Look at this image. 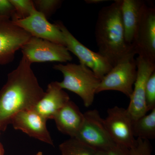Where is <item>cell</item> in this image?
<instances>
[{"label":"cell","instance_id":"1","mask_svg":"<svg viewBox=\"0 0 155 155\" xmlns=\"http://www.w3.org/2000/svg\"><path fill=\"white\" fill-rule=\"evenodd\" d=\"M31 64L22 56L19 65L8 75L0 90V125L5 130L14 115L34 109L45 91L31 69Z\"/></svg>","mask_w":155,"mask_h":155},{"label":"cell","instance_id":"2","mask_svg":"<svg viewBox=\"0 0 155 155\" xmlns=\"http://www.w3.org/2000/svg\"><path fill=\"white\" fill-rule=\"evenodd\" d=\"M121 0L103 7L95 25V38L98 52L114 67L124 56L134 50L125 41L121 18Z\"/></svg>","mask_w":155,"mask_h":155},{"label":"cell","instance_id":"3","mask_svg":"<svg viewBox=\"0 0 155 155\" xmlns=\"http://www.w3.org/2000/svg\"><path fill=\"white\" fill-rule=\"evenodd\" d=\"M53 68L63 74L64 79L59 82L61 88L80 97L86 107L92 104L101 80L91 69L83 64L72 63L56 64Z\"/></svg>","mask_w":155,"mask_h":155},{"label":"cell","instance_id":"4","mask_svg":"<svg viewBox=\"0 0 155 155\" xmlns=\"http://www.w3.org/2000/svg\"><path fill=\"white\" fill-rule=\"evenodd\" d=\"M136 55L133 50L121 59L101 80L96 94L116 91L130 98L137 75Z\"/></svg>","mask_w":155,"mask_h":155},{"label":"cell","instance_id":"5","mask_svg":"<svg viewBox=\"0 0 155 155\" xmlns=\"http://www.w3.org/2000/svg\"><path fill=\"white\" fill-rule=\"evenodd\" d=\"M54 24L62 32L65 46L69 52L74 54L80 64L91 69L101 80L113 67L109 61L99 53L91 51L78 41L61 21H56Z\"/></svg>","mask_w":155,"mask_h":155},{"label":"cell","instance_id":"6","mask_svg":"<svg viewBox=\"0 0 155 155\" xmlns=\"http://www.w3.org/2000/svg\"><path fill=\"white\" fill-rule=\"evenodd\" d=\"M84 115L83 124L75 138L97 150L107 152L116 144L108 133L104 119L98 111L90 110Z\"/></svg>","mask_w":155,"mask_h":155},{"label":"cell","instance_id":"7","mask_svg":"<svg viewBox=\"0 0 155 155\" xmlns=\"http://www.w3.org/2000/svg\"><path fill=\"white\" fill-rule=\"evenodd\" d=\"M20 50L22 56L31 64L47 62L62 64L72 60L66 47L34 37L31 36Z\"/></svg>","mask_w":155,"mask_h":155},{"label":"cell","instance_id":"8","mask_svg":"<svg viewBox=\"0 0 155 155\" xmlns=\"http://www.w3.org/2000/svg\"><path fill=\"white\" fill-rule=\"evenodd\" d=\"M138 56L155 64V8L146 4L133 44Z\"/></svg>","mask_w":155,"mask_h":155},{"label":"cell","instance_id":"9","mask_svg":"<svg viewBox=\"0 0 155 155\" xmlns=\"http://www.w3.org/2000/svg\"><path fill=\"white\" fill-rule=\"evenodd\" d=\"M104 119L108 133L116 144L131 149L136 139L132 132V119L127 109L115 106L109 108Z\"/></svg>","mask_w":155,"mask_h":155},{"label":"cell","instance_id":"10","mask_svg":"<svg viewBox=\"0 0 155 155\" xmlns=\"http://www.w3.org/2000/svg\"><path fill=\"white\" fill-rule=\"evenodd\" d=\"M31 36L10 18L0 19V65L9 64Z\"/></svg>","mask_w":155,"mask_h":155},{"label":"cell","instance_id":"11","mask_svg":"<svg viewBox=\"0 0 155 155\" xmlns=\"http://www.w3.org/2000/svg\"><path fill=\"white\" fill-rule=\"evenodd\" d=\"M136 61L137 75L127 109L132 120H136L148 113L145 98L146 87L150 76L155 71V63L140 56L136 58Z\"/></svg>","mask_w":155,"mask_h":155},{"label":"cell","instance_id":"12","mask_svg":"<svg viewBox=\"0 0 155 155\" xmlns=\"http://www.w3.org/2000/svg\"><path fill=\"white\" fill-rule=\"evenodd\" d=\"M12 21L31 36L65 46L64 37L60 29L54 23L49 22L47 18L36 9L27 18Z\"/></svg>","mask_w":155,"mask_h":155},{"label":"cell","instance_id":"13","mask_svg":"<svg viewBox=\"0 0 155 155\" xmlns=\"http://www.w3.org/2000/svg\"><path fill=\"white\" fill-rule=\"evenodd\" d=\"M47 121L33 109L17 113L13 116L10 124L16 130H21L31 137L53 146L52 139L47 127Z\"/></svg>","mask_w":155,"mask_h":155},{"label":"cell","instance_id":"14","mask_svg":"<svg viewBox=\"0 0 155 155\" xmlns=\"http://www.w3.org/2000/svg\"><path fill=\"white\" fill-rule=\"evenodd\" d=\"M70 100L69 95L61 88L59 81H52L48 84L44 95L33 109L47 120L53 119Z\"/></svg>","mask_w":155,"mask_h":155},{"label":"cell","instance_id":"15","mask_svg":"<svg viewBox=\"0 0 155 155\" xmlns=\"http://www.w3.org/2000/svg\"><path fill=\"white\" fill-rule=\"evenodd\" d=\"M146 4L141 0H121L120 10L125 41L130 45L132 46Z\"/></svg>","mask_w":155,"mask_h":155},{"label":"cell","instance_id":"16","mask_svg":"<svg viewBox=\"0 0 155 155\" xmlns=\"http://www.w3.org/2000/svg\"><path fill=\"white\" fill-rule=\"evenodd\" d=\"M53 119L60 132L75 137L83 124L84 115L75 103L70 100L58 111Z\"/></svg>","mask_w":155,"mask_h":155},{"label":"cell","instance_id":"17","mask_svg":"<svg viewBox=\"0 0 155 155\" xmlns=\"http://www.w3.org/2000/svg\"><path fill=\"white\" fill-rule=\"evenodd\" d=\"M132 132L134 137L147 140L155 138V108L149 114L132 120Z\"/></svg>","mask_w":155,"mask_h":155},{"label":"cell","instance_id":"18","mask_svg":"<svg viewBox=\"0 0 155 155\" xmlns=\"http://www.w3.org/2000/svg\"><path fill=\"white\" fill-rule=\"evenodd\" d=\"M59 149L61 155H95L97 151L75 137L61 143Z\"/></svg>","mask_w":155,"mask_h":155},{"label":"cell","instance_id":"19","mask_svg":"<svg viewBox=\"0 0 155 155\" xmlns=\"http://www.w3.org/2000/svg\"><path fill=\"white\" fill-rule=\"evenodd\" d=\"M14 7V16L11 20H19L27 18L35 10L33 1L31 0H9Z\"/></svg>","mask_w":155,"mask_h":155},{"label":"cell","instance_id":"20","mask_svg":"<svg viewBox=\"0 0 155 155\" xmlns=\"http://www.w3.org/2000/svg\"><path fill=\"white\" fill-rule=\"evenodd\" d=\"M35 9L48 18L54 14L61 7L63 1L61 0H34Z\"/></svg>","mask_w":155,"mask_h":155},{"label":"cell","instance_id":"21","mask_svg":"<svg viewBox=\"0 0 155 155\" xmlns=\"http://www.w3.org/2000/svg\"><path fill=\"white\" fill-rule=\"evenodd\" d=\"M147 110L151 111L155 108V71L150 76L147 81L145 93Z\"/></svg>","mask_w":155,"mask_h":155},{"label":"cell","instance_id":"22","mask_svg":"<svg viewBox=\"0 0 155 155\" xmlns=\"http://www.w3.org/2000/svg\"><path fill=\"white\" fill-rule=\"evenodd\" d=\"M153 148L149 140L136 139L135 144L130 149L131 155H152Z\"/></svg>","mask_w":155,"mask_h":155},{"label":"cell","instance_id":"23","mask_svg":"<svg viewBox=\"0 0 155 155\" xmlns=\"http://www.w3.org/2000/svg\"><path fill=\"white\" fill-rule=\"evenodd\" d=\"M14 13V7L9 0H0V19L8 18L11 19Z\"/></svg>","mask_w":155,"mask_h":155},{"label":"cell","instance_id":"24","mask_svg":"<svg viewBox=\"0 0 155 155\" xmlns=\"http://www.w3.org/2000/svg\"><path fill=\"white\" fill-rule=\"evenodd\" d=\"M106 152L107 155H131L129 149L116 144Z\"/></svg>","mask_w":155,"mask_h":155},{"label":"cell","instance_id":"25","mask_svg":"<svg viewBox=\"0 0 155 155\" xmlns=\"http://www.w3.org/2000/svg\"><path fill=\"white\" fill-rule=\"evenodd\" d=\"M108 1L105 0H85V2L87 4H98L100 3Z\"/></svg>","mask_w":155,"mask_h":155},{"label":"cell","instance_id":"26","mask_svg":"<svg viewBox=\"0 0 155 155\" xmlns=\"http://www.w3.org/2000/svg\"><path fill=\"white\" fill-rule=\"evenodd\" d=\"M95 155H107L105 151L101 150H97Z\"/></svg>","mask_w":155,"mask_h":155},{"label":"cell","instance_id":"27","mask_svg":"<svg viewBox=\"0 0 155 155\" xmlns=\"http://www.w3.org/2000/svg\"><path fill=\"white\" fill-rule=\"evenodd\" d=\"M0 155H5V150L2 144L0 143Z\"/></svg>","mask_w":155,"mask_h":155},{"label":"cell","instance_id":"28","mask_svg":"<svg viewBox=\"0 0 155 155\" xmlns=\"http://www.w3.org/2000/svg\"><path fill=\"white\" fill-rule=\"evenodd\" d=\"M35 155H44L43 153L41 152H38V153H37Z\"/></svg>","mask_w":155,"mask_h":155},{"label":"cell","instance_id":"29","mask_svg":"<svg viewBox=\"0 0 155 155\" xmlns=\"http://www.w3.org/2000/svg\"><path fill=\"white\" fill-rule=\"evenodd\" d=\"M1 130H2V126H1V125H0V132H1Z\"/></svg>","mask_w":155,"mask_h":155}]
</instances>
